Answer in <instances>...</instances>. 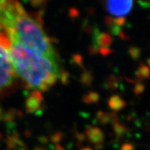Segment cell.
<instances>
[{
    "label": "cell",
    "instance_id": "cell-5",
    "mask_svg": "<svg viewBox=\"0 0 150 150\" xmlns=\"http://www.w3.org/2000/svg\"><path fill=\"white\" fill-rule=\"evenodd\" d=\"M44 101V98L39 91H34L30 94L27 98L25 106L27 111L29 113H37L41 108L42 103Z\"/></svg>",
    "mask_w": 150,
    "mask_h": 150
},
{
    "label": "cell",
    "instance_id": "cell-7",
    "mask_svg": "<svg viewBox=\"0 0 150 150\" xmlns=\"http://www.w3.org/2000/svg\"><path fill=\"white\" fill-rule=\"evenodd\" d=\"M95 43L98 46H101L102 48H106L111 44V39L108 34L101 33L98 34L95 38Z\"/></svg>",
    "mask_w": 150,
    "mask_h": 150
},
{
    "label": "cell",
    "instance_id": "cell-13",
    "mask_svg": "<svg viewBox=\"0 0 150 150\" xmlns=\"http://www.w3.org/2000/svg\"><path fill=\"white\" fill-rule=\"evenodd\" d=\"M34 150H45L44 149H42V148H38V149H35Z\"/></svg>",
    "mask_w": 150,
    "mask_h": 150
},
{
    "label": "cell",
    "instance_id": "cell-8",
    "mask_svg": "<svg viewBox=\"0 0 150 150\" xmlns=\"http://www.w3.org/2000/svg\"><path fill=\"white\" fill-rule=\"evenodd\" d=\"M108 105L111 109L114 110H118L124 107V101L119 96L114 95L109 99Z\"/></svg>",
    "mask_w": 150,
    "mask_h": 150
},
{
    "label": "cell",
    "instance_id": "cell-6",
    "mask_svg": "<svg viewBox=\"0 0 150 150\" xmlns=\"http://www.w3.org/2000/svg\"><path fill=\"white\" fill-rule=\"evenodd\" d=\"M88 139L95 145L102 144L104 141V133L96 127H89L86 131Z\"/></svg>",
    "mask_w": 150,
    "mask_h": 150
},
{
    "label": "cell",
    "instance_id": "cell-9",
    "mask_svg": "<svg viewBox=\"0 0 150 150\" xmlns=\"http://www.w3.org/2000/svg\"><path fill=\"white\" fill-rule=\"evenodd\" d=\"M99 96L97 93H89L88 95H87L85 97V101L87 103H91V102H96V101H98Z\"/></svg>",
    "mask_w": 150,
    "mask_h": 150
},
{
    "label": "cell",
    "instance_id": "cell-12",
    "mask_svg": "<svg viewBox=\"0 0 150 150\" xmlns=\"http://www.w3.org/2000/svg\"><path fill=\"white\" fill-rule=\"evenodd\" d=\"M82 150H93V149H91V148H84L82 149Z\"/></svg>",
    "mask_w": 150,
    "mask_h": 150
},
{
    "label": "cell",
    "instance_id": "cell-1",
    "mask_svg": "<svg viewBox=\"0 0 150 150\" xmlns=\"http://www.w3.org/2000/svg\"><path fill=\"white\" fill-rule=\"evenodd\" d=\"M0 29L11 42L57 60L55 50L40 21L28 13L18 0H0Z\"/></svg>",
    "mask_w": 150,
    "mask_h": 150
},
{
    "label": "cell",
    "instance_id": "cell-11",
    "mask_svg": "<svg viewBox=\"0 0 150 150\" xmlns=\"http://www.w3.org/2000/svg\"><path fill=\"white\" fill-rule=\"evenodd\" d=\"M57 150H64L62 147H60L59 146H57Z\"/></svg>",
    "mask_w": 150,
    "mask_h": 150
},
{
    "label": "cell",
    "instance_id": "cell-2",
    "mask_svg": "<svg viewBox=\"0 0 150 150\" xmlns=\"http://www.w3.org/2000/svg\"><path fill=\"white\" fill-rule=\"evenodd\" d=\"M8 55L15 72L36 91H47L59 76L57 60L40 55L18 43L11 42Z\"/></svg>",
    "mask_w": 150,
    "mask_h": 150
},
{
    "label": "cell",
    "instance_id": "cell-10",
    "mask_svg": "<svg viewBox=\"0 0 150 150\" xmlns=\"http://www.w3.org/2000/svg\"><path fill=\"white\" fill-rule=\"evenodd\" d=\"M122 150H129V145H124V146L122 147Z\"/></svg>",
    "mask_w": 150,
    "mask_h": 150
},
{
    "label": "cell",
    "instance_id": "cell-3",
    "mask_svg": "<svg viewBox=\"0 0 150 150\" xmlns=\"http://www.w3.org/2000/svg\"><path fill=\"white\" fill-rule=\"evenodd\" d=\"M10 44L9 38L0 29V91L11 86L13 81V69L7 51Z\"/></svg>",
    "mask_w": 150,
    "mask_h": 150
},
{
    "label": "cell",
    "instance_id": "cell-4",
    "mask_svg": "<svg viewBox=\"0 0 150 150\" xmlns=\"http://www.w3.org/2000/svg\"><path fill=\"white\" fill-rule=\"evenodd\" d=\"M107 11L113 17L121 19L131 11L133 0H105Z\"/></svg>",
    "mask_w": 150,
    "mask_h": 150
}]
</instances>
